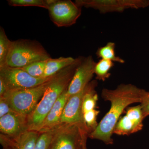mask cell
<instances>
[{"instance_id":"obj_7","label":"cell","mask_w":149,"mask_h":149,"mask_svg":"<svg viewBox=\"0 0 149 149\" xmlns=\"http://www.w3.org/2000/svg\"><path fill=\"white\" fill-rule=\"evenodd\" d=\"M54 76L37 78L32 77L21 68L8 66L0 68V78L6 83L8 90L34 88L46 83Z\"/></svg>"},{"instance_id":"obj_20","label":"cell","mask_w":149,"mask_h":149,"mask_svg":"<svg viewBox=\"0 0 149 149\" xmlns=\"http://www.w3.org/2000/svg\"><path fill=\"white\" fill-rule=\"evenodd\" d=\"M55 0H9L8 4L13 6H35L48 9Z\"/></svg>"},{"instance_id":"obj_14","label":"cell","mask_w":149,"mask_h":149,"mask_svg":"<svg viewBox=\"0 0 149 149\" xmlns=\"http://www.w3.org/2000/svg\"><path fill=\"white\" fill-rule=\"evenodd\" d=\"M75 59L71 57H61L58 58L49 59L42 77L45 78L54 76L62 70L72 64Z\"/></svg>"},{"instance_id":"obj_5","label":"cell","mask_w":149,"mask_h":149,"mask_svg":"<svg viewBox=\"0 0 149 149\" xmlns=\"http://www.w3.org/2000/svg\"><path fill=\"white\" fill-rule=\"evenodd\" d=\"M90 133L80 125H64L56 128L50 149H82Z\"/></svg>"},{"instance_id":"obj_11","label":"cell","mask_w":149,"mask_h":149,"mask_svg":"<svg viewBox=\"0 0 149 149\" xmlns=\"http://www.w3.org/2000/svg\"><path fill=\"white\" fill-rule=\"evenodd\" d=\"M40 133L27 130L15 136L0 135V143L3 149H34Z\"/></svg>"},{"instance_id":"obj_23","label":"cell","mask_w":149,"mask_h":149,"mask_svg":"<svg viewBox=\"0 0 149 149\" xmlns=\"http://www.w3.org/2000/svg\"><path fill=\"white\" fill-rule=\"evenodd\" d=\"M55 129L40 133L34 149H50Z\"/></svg>"},{"instance_id":"obj_8","label":"cell","mask_w":149,"mask_h":149,"mask_svg":"<svg viewBox=\"0 0 149 149\" xmlns=\"http://www.w3.org/2000/svg\"><path fill=\"white\" fill-rule=\"evenodd\" d=\"M82 8L70 0L56 1L48 8L51 20L58 27H68L76 23Z\"/></svg>"},{"instance_id":"obj_6","label":"cell","mask_w":149,"mask_h":149,"mask_svg":"<svg viewBox=\"0 0 149 149\" xmlns=\"http://www.w3.org/2000/svg\"><path fill=\"white\" fill-rule=\"evenodd\" d=\"M80 7L98 10L101 13H122L129 9H139L148 7L149 0H76Z\"/></svg>"},{"instance_id":"obj_15","label":"cell","mask_w":149,"mask_h":149,"mask_svg":"<svg viewBox=\"0 0 149 149\" xmlns=\"http://www.w3.org/2000/svg\"><path fill=\"white\" fill-rule=\"evenodd\" d=\"M97 83L96 81H91L88 91L83 97L82 102L83 113L93 109H95L98 100L97 94L95 91Z\"/></svg>"},{"instance_id":"obj_13","label":"cell","mask_w":149,"mask_h":149,"mask_svg":"<svg viewBox=\"0 0 149 149\" xmlns=\"http://www.w3.org/2000/svg\"><path fill=\"white\" fill-rule=\"evenodd\" d=\"M66 89L60 96L43 122L39 133L46 132L60 126L61 118L64 107L69 97Z\"/></svg>"},{"instance_id":"obj_10","label":"cell","mask_w":149,"mask_h":149,"mask_svg":"<svg viewBox=\"0 0 149 149\" xmlns=\"http://www.w3.org/2000/svg\"><path fill=\"white\" fill-rule=\"evenodd\" d=\"M90 83L82 91L69 97L62 114L60 125L76 124L86 128L83 121L82 102Z\"/></svg>"},{"instance_id":"obj_3","label":"cell","mask_w":149,"mask_h":149,"mask_svg":"<svg viewBox=\"0 0 149 149\" xmlns=\"http://www.w3.org/2000/svg\"><path fill=\"white\" fill-rule=\"evenodd\" d=\"M51 58L38 42L19 40L11 41L6 66L22 68L35 62Z\"/></svg>"},{"instance_id":"obj_18","label":"cell","mask_w":149,"mask_h":149,"mask_svg":"<svg viewBox=\"0 0 149 149\" xmlns=\"http://www.w3.org/2000/svg\"><path fill=\"white\" fill-rule=\"evenodd\" d=\"M114 65L113 62L101 59L96 63L95 67V74L97 79L104 82L109 78L111 75L110 70Z\"/></svg>"},{"instance_id":"obj_28","label":"cell","mask_w":149,"mask_h":149,"mask_svg":"<svg viewBox=\"0 0 149 149\" xmlns=\"http://www.w3.org/2000/svg\"><path fill=\"white\" fill-rule=\"evenodd\" d=\"M87 139L84 140V142H83V147H82V149H87V146H86V142H87Z\"/></svg>"},{"instance_id":"obj_12","label":"cell","mask_w":149,"mask_h":149,"mask_svg":"<svg viewBox=\"0 0 149 149\" xmlns=\"http://www.w3.org/2000/svg\"><path fill=\"white\" fill-rule=\"evenodd\" d=\"M28 117L12 112L0 118V130L1 134L15 136L28 130Z\"/></svg>"},{"instance_id":"obj_4","label":"cell","mask_w":149,"mask_h":149,"mask_svg":"<svg viewBox=\"0 0 149 149\" xmlns=\"http://www.w3.org/2000/svg\"><path fill=\"white\" fill-rule=\"evenodd\" d=\"M53 77L34 88L8 90L2 96L6 100L14 112L29 117L42 98Z\"/></svg>"},{"instance_id":"obj_26","label":"cell","mask_w":149,"mask_h":149,"mask_svg":"<svg viewBox=\"0 0 149 149\" xmlns=\"http://www.w3.org/2000/svg\"><path fill=\"white\" fill-rule=\"evenodd\" d=\"M144 118L149 116V92H146L143 100L140 104Z\"/></svg>"},{"instance_id":"obj_22","label":"cell","mask_w":149,"mask_h":149,"mask_svg":"<svg viewBox=\"0 0 149 149\" xmlns=\"http://www.w3.org/2000/svg\"><path fill=\"white\" fill-rule=\"evenodd\" d=\"M47 61V60L35 62L21 68L32 77L42 78Z\"/></svg>"},{"instance_id":"obj_1","label":"cell","mask_w":149,"mask_h":149,"mask_svg":"<svg viewBox=\"0 0 149 149\" xmlns=\"http://www.w3.org/2000/svg\"><path fill=\"white\" fill-rule=\"evenodd\" d=\"M146 92L130 84H120L114 90L103 89L102 97L104 100L110 102V109L88 137L100 140L106 145L113 143L112 136L120 115L129 105L141 103Z\"/></svg>"},{"instance_id":"obj_24","label":"cell","mask_w":149,"mask_h":149,"mask_svg":"<svg viewBox=\"0 0 149 149\" xmlns=\"http://www.w3.org/2000/svg\"><path fill=\"white\" fill-rule=\"evenodd\" d=\"M99 113L100 111L95 109L86 112L83 114L84 124L90 134L96 129L98 125L97 119Z\"/></svg>"},{"instance_id":"obj_19","label":"cell","mask_w":149,"mask_h":149,"mask_svg":"<svg viewBox=\"0 0 149 149\" xmlns=\"http://www.w3.org/2000/svg\"><path fill=\"white\" fill-rule=\"evenodd\" d=\"M11 41L8 38L4 29L0 28V68L6 65L7 59L11 45Z\"/></svg>"},{"instance_id":"obj_17","label":"cell","mask_w":149,"mask_h":149,"mask_svg":"<svg viewBox=\"0 0 149 149\" xmlns=\"http://www.w3.org/2000/svg\"><path fill=\"white\" fill-rule=\"evenodd\" d=\"M116 44L113 42H109L106 45L98 49L96 55L98 58L111 61L118 63H125L123 59L116 55L115 53Z\"/></svg>"},{"instance_id":"obj_2","label":"cell","mask_w":149,"mask_h":149,"mask_svg":"<svg viewBox=\"0 0 149 149\" xmlns=\"http://www.w3.org/2000/svg\"><path fill=\"white\" fill-rule=\"evenodd\" d=\"M84 58H75L72 64L56 74L35 109L28 117V130L39 132L43 122L60 96L68 89L75 70Z\"/></svg>"},{"instance_id":"obj_25","label":"cell","mask_w":149,"mask_h":149,"mask_svg":"<svg viewBox=\"0 0 149 149\" xmlns=\"http://www.w3.org/2000/svg\"><path fill=\"white\" fill-rule=\"evenodd\" d=\"M14 111L6 100L2 96L0 97V118Z\"/></svg>"},{"instance_id":"obj_9","label":"cell","mask_w":149,"mask_h":149,"mask_svg":"<svg viewBox=\"0 0 149 149\" xmlns=\"http://www.w3.org/2000/svg\"><path fill=\"white\" fill-rule=\"evenodd\" d=\"M96 63L92 56L84 58L77 67L68 88L69 97L82 91L91 82L95 74Z\"/></svg>"},{"instance_id":"obj_27","label":"cell","mask_w":149,"mask_h":149,"mask_svg":"<svg viewBox=\"0 0 149 149\" xmlns=\"http://www.w3.org/2000/svg\"><path fill=\"white\" fill-rule=\"evenodd\" d=\"M8 90L6 83L2 78H0V96L3 95Z\"/></svg>"},{"instance_id":"obj_16","label":"cell","mask_w":149,"mask_h":149,"mask_svg":"<svg viewBox=\"0 0 149 149\" xmlns=\"http://www.w3.org/2000/svg\"><path fill=\"white\" fill-rule=\"evenodd\" d=\"M126 115L120 117L115 126L113 133L121 136H128L141 130Z\"/></svg>"},{"instance_id":"obj_21","label":"cell","mask_w":149,"mask_h":149,"mask_svg":"<svg viewBox=\"0 0 149 149\" xmlns=\"http://www.w3.org/2000/svg\"><path fill=\"white\" fill-rule=\"evenodd\" d=\"M125 115L142 130L143 128V121L145 118L141 105L127 107L125 110Z\"/></svg>"}]
</instances>
